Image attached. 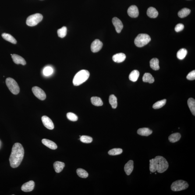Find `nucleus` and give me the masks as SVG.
Wrapping results in <instances>:
<instances>
[{"instance_id": "obj_1", "label": "nucleus", "mask_w": 195, "mask_h": 195, "mask_svg": "<svg viewBox=\"0 0 195 195\" xmlns=\"http://www.w3.org/2000/svg\"><path fill=\"white\" fill-rule=\"evenodd\" d=\"M24 154V149L22 145L19 143H15L9 159L11 166L13 168L19 166L23 161Z\"/></svg>"}, {"instance_id": "obj_2", "label": "nucleus", "mask_w": 195, "mask_h": 195, "mask_svg": "<svg viewBox=\"0 0 195 195\" xmlns=\"http://www.w3.org/2000/svg\"><path fill=\"white\" fill-rule=\"evenodd\" d=\"M168 161L162 156H157L150 160V170L151 172L157 171L159 173H163L168 169Z\"/></svg>"}, {"instance_id": "obj_3", "label": "nucleus", "mask_w": 195, "mask_h": 195, "mask_svg": "<svg viewBox=\"0 0 195 195\" xmlns=\"http://www.w3.org/2000/svg\"><path fill=\"white\" fill-rule=\"evenodd\" d=\"M90 76L89 72L86 70H82L76 74L73 78V83L75 86L80 85L85 82Z\"/></svg>"}, {"instance_id": "obj_4", "label": "nucleus", "mask_w": 195, "mask_h": 195, "mask_svg": "<svg viewBox=\"0 0 195 195\" xmlns=\"http://www.w3.org/2000/svg\"><path fill=\"white\" fill-rule=\"evenodd\" d=\"M151 40V38L149 35L140 34L135 38L134 44L136 46L141 47L148 44Z\"/></svg>"}, {"instance_id": "obj_5", "label": "nucleus", "mask_w": 195, "mask_h": 195, "mask_svg": "<svg viewBox=\"0 0 195 195\" xmlns=\"http://www.w3.org/2000/svg\"><path fill=\"white\" fill-rule=\"evenodd\" d=\"M189 187L187 182L182 180H178L173 182L171 185V190L174 192L180 191L185 190Z\"/></svg>"}, {"instance_id": "obj_6", "label": "nucleus", "mask_w": 195, "mask_h": 195, "mask_svg": "<svg viewBox=\"0 0 195 195\" xmlns=\"http://www.w3.org/2000/svg\"><path fill=\"white\" fill-rule=\"evenodd\" d=\"M5 83L9 90L12 94L15 95L19 94L20 88L15 80L11 78H7L5 80Z\"/></svg>"}, {"instance_id": "obj_7", "label": "nucleus", "mask_w": 195, "mask_h": 195, "mask_svg": "<svg viewBox=\"0 0 195 195\" xmlns=\"http://www.w3.org/2000/svg\"><path fill=\"white\" fill-rule=\"evenodd\" d=\"M43 16L41 14L37 13L29 16L26 19V23L28 26H36L42 20Z\"/></svg>"}, {"instance_id": "obj_8", "label": "nucleus", "mask_w": 195, "mask_h": 195, "mask_svg": "<svg viewBox=\"0 0 195 195\" xmlns=\"http://www.w3.org/2000/svg\"><path fill=\"white\" fill-rule=\"evenodd\" d=\"M32 91L35 96L39 100L43 101L46 98V95L44 90L37 86H34L32 89Z\"/></svg>"}, {"instance_id": "obj_9", "label": "nucleus", "mask_w": 195, "mask_h": 195, "mask_svg": "<svg viewBox=\"0 0 195 195\" xmlns=\"http://www.w3.org/2000/svg\"><path fill=\"white\" fill-rule=\"evenodd\" d=\"M103 43L98 39H96L91 44V49L92 52L95 53L99 51L102 48Z\"/></svg>"}, {"instance_id": "obj_10", "label": "nucleus", "mask_w": 195, "mask_h": 195, "mask_svg": "<svg viewBox=\"0 0 195 195\" xmlns=\"http://www.w3.org/2000/svg\"><path fill=\"white\" fill-rule=\"evenodd\" d=\"M42 120L43 124L47 128L50 130H52L54 129V126L53 122L48 117L46 116H44L42 117Z\"/></svg>"}, {"instance_id": "obj_11", "label": "nucleus", "mask_w": 195, "mask_h": 195, "mask_svg": "<svg viewBox=\"0 0 195 195\" xmlns=\"http://www.w3.org/2000/svg\"><path fill=\"white\" fill-rule=\"evenodd\" d=\"M112 22L117 32L120 33L123 28V25L122 21L118 18L114 17L113 18Z\"/></svg>"}, {"instance_id": "obj_12", "label": "nucleus", "mask_w": 195, "mask_h": 195, "mask_svg": "<svg viewBox=\"0 0 195 195\" xmlns=\"http://www.w3.org/2000/svg\"><path fill=\"white\" fill-rule=\"evenodd\" d=\"M127 12L129 16L132 18L137 17L139 15L138 8L135 5H132L129 7Z\"/></svg>"}, {"instance_id": "obj_13", "label": "nucleus", "mask_w": 195, "mask_h": 195, "mask_svg": "<svg viewBox=\"0 0 195 195\" xmlns=\"http://www.w3.org/2000/svg\"><path fill=\"white\" fill-rule=\"evenodd\" d=\"M34 182L33 181H29L22 185V190L26 192H31L34 189Z\"/></svg>"}, {"instance_id": "obj_14", "label": "nucleus", "mask_w": 195, "mask_h": 195, "mask_svg": "<svg viewBox=\"0 0 195 195\" xmlns=\"http://www.w3.org/2000/svg\"><path fill=\"white\" fill-rule=\"evenodd\" d=\"M133 163V161L130 160L125 164L124 169L127 175H130L132 173L134 168Z\"/></svg>"}, {"instance_id": "obj_15", "label": "nucleus", "mask_w": 195, "mask_h": 195, "mask_svg": "<svg viewBox=\"0 0 195 195\" xmlns=\"http://www.w3.org/2000/svg\"><path fill=\"white\" fill-rule=\"evenodd\" d=\"M12 58L13 62L16 64H21L23 65H26V62L23 57L16 54H12Z\"/></svg>"}, {"instance_id": "obj_16", "label": "nucleus", "mask_w": 195, "mask_h": 195, "mask_svg": "<svg viewBox=\"0 0 195 195\" xmlns=\"http://www.w3.org/2000/svg\"><path fill=\"white\" fill-rule=\"evenodd\" d=\"M126 57V55L124 54L120 53L114 55L112 57V59L115 62L120 63L125 60Z\"/></svg>"}, {"instance_id": "obj_17", "label": "nucleus", "mask_w": 195, "mask_h": 195, "mask_svg": "<svg viewBox=\"0 0 195 195\" xmlns=\"http://www.w3.org/2000/svg\"><path fill=\"white\" fill-rule=\"evenodd\" d=\"M42 142L44 145L52 150H55L57 148L56 144L54 142L46 139H43Z\"/></svg>"}, {"instance_id": "obj_18", "label": "nucleus", "mask_w": 195, "mask_h": 195, "mask_svg": "<svg viewBox=\"0 0 195 195\" xmlns=\"http://www.w3.org/2000/svg\"><path fill=\"white\" fill-rule=\"evenodd\" d=\"M138 134L142 136H148L153 133V131L147 128H140L137 131Z\"/></svg>"}, {"instance_id": "obj_19", "label": "nucleus", "mask_w": 195, "mask_h": 195, "mask_svg": "<svg viewBox=\"0 0 195 195\" xmlns=\"http://www.w3.org/2000/svg\"><path fill=\"white\" fill-rule=\"evenodd\" d=\"M65 165V163L59 161H56L54 164V167L55 172L57 173L61 172L63 170Z\"/></svg>"}, {"instance_id": "obj_20", "label": "nucleus", "mask_w": 195, "mask_h": 195, "mask_svg": "<svg viewBox=\"0 0 195 195\" xmlns=\"http://www.w3.org/2000/svg\"><path fill=\"white\" fill-rule=\"evenodd\" d=\"M147 14L149 17L155 18L158 16V12L155 8L153 7H150L147 9Z\"/></svg>"}, {"instance_id": "obj_21", "label": "nucleus", "mask_w": 195, "mask_h": 195, "mask_svg": "<svg viewBox=\"0 0 195 195\" xmlns=\"http://www.w3.org/2000/svg\"><path fill=\"white\" fill-rule=\"evenodd\" d=\"M150 66L151 68L155 71H157L159 69V61L157 58H152L150 61Z\"/></svg>"}, {"instance_id": "obj_22", "label": "nucleus", "mask_w": 195, "mask_h": 195, "mask_svg": "<svg viewBox=\"0 0 195 195\" xmlns=\"http://www.w3.org/2000/svg\"><path fill=\"white\" fill-rule=\"evenodd\" d=\"M181 138V135L179 133H175L170 135L168 137L169 141L172 143H175L179 141Z\"/></svg>"}, {"instance_id": "obj_23", "label": "nucleus", "mask_w": 195, "mask_h": 195, "mask_svg": "<svg viewBox=\"0 0 195 195\" xmlns=\"http://www.w3.org/2000/svg\"><path fill=\"white\" fill-rule=\"evenodd\" d=\"M188 104L191 112L194 116L195 115V100L194 99L190 98L188 101Z\"/></svg>"}, {"instance_id": "obj_24", "label": "nucleus", "mask_w": 195, "mask_h": 195, "mask_svg": "<svg viewBox=\"0 0 195 195\" xmlns=\"http://www.w3.org/2000/svg\"><path fill=\"white\" fill-rule=\"evenodd\" d=\"M143 81L145 83H152L154 82V78L151 74L146 73L143 75Z\"/></svg>"}, {"instance_id": "obj_25", "label": "nucleus", "mask_w": 195, "mask_h": 195, "mask_svg": "<svg viewBox=\"0 0 195 195\" xmlns=\"http://www.w3.org/2000/svg\"><path fill=\"white\" fill-rule=\"evenodd\" d=\"M140 76L138 71L134 70L132 71L129 75V79L133 82H136L138 80Z\"/></svg>"}, {"instance_id": "obj_26", "label": "nucleus", "mask_w": 195, "mask_h": 195, "mask_svg": "<svg viewBox=\"0 0 195 195\" xmlns=\"http://www.w3.org/2000/svg\"><path fill=\"white\" fill-rule=\"evenodd\" d=\"M2 36L3 39L6 41L9 42L13 44H16L17 41L11 35L8 33H3L2 35Z\"/></svg>"}, {"instance_id": "obj_27", "label": "nucleus", "mask_w": 195, "mask_h": 195, "mask_svg": "<svg viewBox=\"0 0 195 195\" xmlns=\"http://www.w3.org/2000/svg\"><path fill=\"white\" fill-rule=\"evenodd\" d=\"M190 12L191 10L189 8H184L178 12V16L181 18L185 17L188 16L190 13Z\"/></svg>"}, {"instance_id": "obj_28", "label": "nucleus", "mask_w": 195, "mask_h": 195, "mask_svg": "<svg viewBox=\"0 0 195 195\" xmlns=\"http://www.w3.org/2000/svg\"><path fill=\"white\" fill-rule=\"evenodd\" d=\"M109 101L112 108L114 109L116 108L118 106V102L116 97L113 94L111 95L109 97Z\"/></svg>"}, {"instance_id": "obj_29", "label": "nucleus", "mask_w": 195, "mask_h": 195, "mask_svg": "<svg viewBox=\"0 0 195 195\" xmlns=\"http://www.w3.org/2000/svg\"><path fill=\"white\" fill-rule=\"evenodd\" d=\"M91 101L92 104L97 106H100L103 105L102 100L100 97H94L91 98Z\"/></svg>"}, {"instance_id": "obj_30", "label": "nucleus", "mask_w": 195, "mask_h": 195, "mask_svg": "<svg viewBox=\"0 0 195 195\" xmlns=\"http://www.w3.org/2000/svg\"><path fill=\"white\" fill-rule=\"evenodd\" d=\"M188 53L187 50L184 48L180 50L177 54V56L180 60H183L185 58Z\"/></svg>"}, {"instance_id": "obj_31", "label": "nucleus", "mask_w": 195, "mask_h": 195, "mask_svg": "<svg viewBox=\"0 0 195 195\" xmlns=\"http://www.w3.org/2000/svg\"><path fill=\"white\" fill-rule=\"evenodd\" d=\"M166 102L167 100L165 99L157 102L155 104H153V108L154 109H159V108H161L165 105Z\"/></svg>"}, {"instance_id": "obj_32", "label": "nucleus", "mask_w": 195, "mask_h": 195, "mask_svg": "<svg viewBox=\"0 0 195 195\" xmlns=\"http://www.w3.org/2000/svg\"><path fill=\"white\" fill-rule=\"evenodd\" d=\"M77 175L80 177L82 178H86L88 176V173L87 171L82 168H79L76 171Z\"/></svg>"}, {"instance_id": "obj_33", "label": "nucleus", "mask_w": 195, "mask_h": 195, "mask_svg": "<svg viewBox=\"0 0 195 195\" xmlns=\"http://www.w3.org/2000/svg\"><path fill=\"white\" fill-rule=\"evenodd\" d=\"M122 150L120 148H114L109 150L108 152V154L110 155H117L122 154Z\"/></svg>"}, {"instance_id": "obj_34", "label": "nucleus", "mask_w": 195, "mask_h": 195, "mask_svg": "<svg viewBox=\"0 0 195 195\" xmlns=\"http://www.w3.org/2000/svg\"><path fill=\"white\" fill-rule=\"evenodd\" d=\"M58 37L63 38L66 36L67 33V28L65 26H63L61 28L58 30Z\"/></svg>"}, {"instance_id": "obj_35", "label": "nucleus", "mask_w": 195, "mask_h": 195, "mask_svg": "<svg viewBox=\"0 0 195 195\" xmlns=\"http://www.w3.org/2000/svg\"><path fill=\"white\" fill-rule=\"evenodd\" d=\"M80 141L82 143H91L93 141L92 138L87 136H80Z\"/></svg>"}, {"instance_id": "obj_36", "label": "nucleus", "mask_w": 195, "mask_h": 195, "mask_svg": "<svg viewBox=\"0 0 195 195\" xmlns=\"http://www.w3.org/2000/svg\"><path fill=\"white\" fill-rule=\"evenodd\" d=\"M67 117L68 119L72 122H76L78 120V118L76 114L72 112H68L67 114Z\"/></svg>"}, {"instance_id": "obj_37", "label": "nucleus", "mask_w": 195, "mask_h": 195, "mask_svg": "<svg viewBox=\"0 0 195 195\" xmlns=\"http://www.w3.org/2000/svg\"><path fill=\"white\" fill-rule=\"evenodd\" d=\"M53 72V70L52 68L50 67H47L44 68L43 73L45 76H48L52 74Z\"/></svg>"}, {"instance_id": "obj_38", "label": "nucleus", "mask_w": 195, "mask_h": 195, "mask_svg": "<svg viewBox=\"0 0 195 195\" xmlns=\"http://www.w3.org/2000/svg\"><path fill=\"white\" fill-rule=\"evenodd\" d=\"M188 80H193L195 79V71H192L188 75L186 76Z\"/></svg>"}, {"instance_id": "obj_39", "label": "nucleus", "mask_w": 195, "mask_h": 195, "mask_svg": "<svg viewBox=\"0 0 195 195\" xmlns=\"http://www.w3.org/2000/svg\"><path fill=\"white\" fill-rule=\"evenodd\" d=\"M184 28V25L182 24H179L176 26L175 27V30L176 32H180L183 30Z\"/></svg>"}]
</instances>
